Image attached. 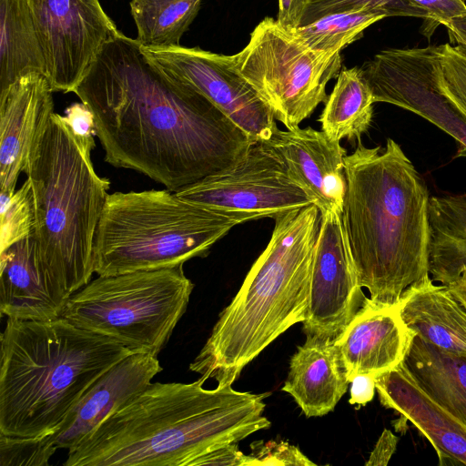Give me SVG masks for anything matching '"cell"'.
Instances as JSON below:
<instances>
[{
  "label": "cell",
  "instance_id": "cell-1",
  "mask_svg": "<svg viewBox=\"0 0 466 466\" xmlns=\"http://www.w3.org/2000/svg\"><path fill=\"white\" fill-rule=\"evenodd\" d=\"M73 92L93 115L105 161L172 192L235 166L254 144L209 99L163 73L121 32Z\"/></svg>",
  "mask_w": 466,
  "mask_h": 466
},
{
  "label": "cell",
  "instance_id": "cell-2",
  "mask_svg": "<svg viewBox=\"0 0 466 466\" xmlns=\"http://www.w3.org/2000/svg\"><path fill=\"white\" fill-rule=\"evenodd\" d=\"M151 382L108 415L76 448L65 466H189L196 458L270 427L267 393L232 385L204 388Z\"/></svg>",
  "mask_w": 466,
  "mask_h": 466
},
{
  "label": "cell",
  "instance_id": "cell-3",
  "mask_svg": "<svg viewBox=\"0 0 466 466\" xmlns=\"http://www.w3.org/2000/svg\"><path fill=\"white\" fill-rule=\"evenodd\" d=\"M344 170L341 218L360 285L372 302L395 305L407 288L430 275L427 186L391 138L383 150L358 140L344 157Z\"/></svg>",
  "mask_w": 466,
  "mask_h": 466
},
{
  "label": "cell",
  "instance_id": "cell-4",
  "mask_svg": "<svg viewBox=\"0 0 466 466\" xmlns=\"http://www.w3.org/2000/svg\"><path fill=\"white\" fill-rule=\"evenodd\" d=\"M274 220L268 244L189 365L218 385H232L263 350L306 319L320 211L310 204Z\"/></svg>",
  "mask_w": 466,
  "mask_h": 466
},
{
  "label": "cell",
  "instance_id": "cell-5",
  "mask_svg": "<svg viewBox=\"0 0 466 466\" xmlns=\"http://www.w3.org/2000/svg\"><path fill=\"white\" fill-rule=\"evenodd\" d=\"M132 353L62 317L7 319L1 334L0 434L53 435L93 384Z\"/></svg>",
  "mask_w": 466,
  "mask_h": 466
},
{
  "label": "cell",
  "instance_id": "cell-6",
  "mask_svg": "<svg viewBox=\"0 0 466 466\" xmlns=\"http://www.w3.org/2000/svg\"><path fill=\"white\" fill-rule=\"evenodd\" d=\"M93 136L73 131L54 113L26 176L31 182L34 237L44 266L71 296L90 280L96 228L110 181L95 171Z\"/></svg>",
  "mask_w": 466,
  "mask_h": 466
},
{
  "label": "cell",
  "instance_id": "cell-7",
  "mask_svg": "<svg viewBox=\"0 0 466 466\" xmlns=\"http://www.w3.org/2000/svg\"><path fill=\"white\" fill-rule=\"evenodd\" d=\"M241 223L167 188L108 194L95 237L94 270L112 276L184 265L206 257Z\"/></svg>",
  "mask_w": 466,
  "mask_h": 466
},
{
  "label": "cell",
  "instance_id": "cell-8",
  "mask_svg": "<svg viewBox=\"0 0 466 466\" xmlns=\"http://www.w3.org/2000/svg\"><path fill=\"white\" fill-rule=\"evenodd\" d=\"M193 289L183 264L98 276L70 296L62 318L134 353L157 357L184 315Z\"/></svg>",
  "mask_w": 466,
  "mask_h": 466
},
{
  "label": "cell",
  "instance_id": "cell-9",
  "mask_svg": "<svg viewBox=\"0 0 466 466\" xmlns=\"http://www.w3.org/2000/svg\"><path fill=\"white\" fill-rule=\"evenodd\" d=\"M230 59L288 129L299 127L326 102L327 84L341 67L340 51L313 50L271 17L258 23L247 46Z\"/></svg>",
  "mask_w": 466,
  "mask_h": 466
},
{
  "label": "cell",
  "instance_id": "cell-10",
  "mask_svg": "<svg viewBox=\"0 0 466 466\" xmlns=\"http://www.w3.org/2000/svg\"><path fill=\"white\" fill-rule=\"evenodd\" d=\"M181 198L243 223L275 218L314 200L293 180L278 153L254 143L235 166L176 192Z\"/></svg>",
  "mask_w": 466,
  "mask_h": 466
},
{
  "label": "cell",
  "instance_id": "cell-11",
  "mask_svg": "<svg viewBox=\"0 0 466 466\" xmlns=\"http://www.w3.org/2000/svg\"><path fill=\"white\" fill-rule=\"evenodd\" d=\"M374 102L405 108L430 121L460 145L466 157V113L441 80V45L382 50L361 67Z\"/></svg>",
  "mask_w": 466,
  "mask_h": 466
},
{
  "label": "cell",
  "instance_id": "cell-12",
  "mask_svg": "<svg viewBox=\"0 0 466 466\" xmlns=\"http://www.w3.org/2000/svg\"><path fill=\"white\" fill-rule=\"evenodd\" d=\"M54 92H73L120 31L99 0H28Z\"/></svg>",
  "mask_w": 466,
  "mask_h": 466
},
{
  "label": "cell",
  "instance_id": "cell-13",
  "mask_svg": "<svg viewBox=\"0 0 466 466\" xmlns=\"http://www.w3.org/2000/svg\"><path fill=\"white\" fill-rule=\"evenodd\" d=\"M141 49L163 73L209 99L253 143L268 140L278 129L271 107L234 68L230 56L182 46Z\"/></svg>",
  "mask_w": 466,
  "mask_h": 466
},
{
  "label": "cell",
  "instance_id": "cell-14",
  "mask_svg": "<svg viewBox=\"0 0 466 466\" xmlns=\"http://www.w3.org/2000/svg\"><path fill=\"white\" fill-rule=\"evenodd\" d=\"M340 212H320L309 299L303 324L306 337L336 341L361 308L360 285Z\"/></svg>",
  "mask_w": 466,
  "mask_h": 466
},
{
  "label": "cell",
  "instance_id": "cell-15",
  "mask_svg": "<svg viewBox=\"0 0 466 466\" xmlns=\"http://www.w3.org/2000/svg\"><path fill=\"white\" fill-rule=\"evenodd\" d=\"M46 76L31 71L0 92V192L13 195L38 153L54 112Z\"/></svg>",
  "mask_w": 466,
  "mask_h": 466
},
{
  "label": "cell",
  "instance_id": "cell-16",
  "mask_svg": "<svg viewBox=\"0 0 466 466\" xmlns=\"http://www.w3.org/2000/svg\"><path fill=\"white\" fill-rule=\"evenodd\" d=\"M282 158L293 180L320 212L342 213L347 181L345 149L324 131L308 127L277 129L265 141Z\"/></svg>",
  "mask_w": 466,
  "mask_h": 466
},
{
  "label": "cell",
  "instance_id": "cell-17",
  "mask_svg": "<svg viewBox=\"0 0 466 466\" xmlns=\"http://www.w3.org/2000/svg\"><path fill=\"white\" fill-rule=\"evenodd\" d=\"M413 337L398 304L379 305L366 297L335 344L351 381L359 374L378 377L396 368L403 362Z\"/></svg>",
  "mask_w": 466,
  "mask_h": 466
},
{
  "label": "cell",
  "instance_id": "cell-18",
  "mask_svg": "<svg viewBox=\"0 0 466 466\" xmlns=\"http://www.w3.org/2000/svg\"><path fill=\"white\" fill-rule=\"evenodd\" d=\"M70 296L40 259L34 233L0 252V311L19 320L62 317Z\"/></svg>",
  "mask_w": 466,
  "mask_h": 466
},
{
  "label": "cell",
  "instance_id": "cell-19",
  "mask_svg": "<svg viewBox=\"0 0 466 466\" xmlns=\"http://www.w3.org/2000/svg\"><path fill=\"white\" fill-rule=\"evenodd\" d=\"M162 370L157 357L151 354L132 353L124 358L93 384L49 439L58 449L73 450Z\"/></svg>",
  "mask_w": 466,
  "mask_h": 466
},
{
  "label": "cell",
  "instance_id": "cell-20",
  "mask_svg": "<svg viewBox=\"0 0 466 466\" xmlns=\"http://www.w3.org/2000/svg\"><path fill=\"white\" fill-rule=\"evenodd\" d=\"M376 390L382 406L410 421L429 440L440 465H466V425L427 394L403 362L376 377Z\"/></svg>",
  "mask_w": 466,
  "mask_h": 466
},
{
  "label": "cell",
  "instance_id": "cell-21",
  "mask_svg": "<svg viewBox=\"0 0 466 466\" xmlns=\"http://www.w3.org/2000/svg\"><path fill=\"white\" fill-rule=\"evenodd\" d=\"M350 384L335 341L306 337L290 358L282 390L307 418L321 417L334 410Z\"/></svg>",
  "mask_w": 466,
  "mask_h": 466
},
{
  "label": "cell",
  "instance_id": "cell-22",
  "mask_svg": "<svg viewBox=\"0 0 466 466\" xmlns=\"http://www.w3.org/2000/svg\"><path fill=\"white\" fill-rule=\"evenodd\" d=\"M406 326L427 343L466 357V308L431 276L407 288L397 303Z\"/></svg>",
  "mask_w": 466,
  "mask_h": 466
},
{
  "label": "cell",
  "instance_id": "cell-23",
  "mask_svg": "<svg viewBox=\"0 0 466 466\" xmlns=\"http://www.w3.org/2000/svg\"><path fill=\"white\" fill-rule=\"evenodd\" d=\"M403 363L427 394L466 425V357L414 335Z\"/></svg>",
  "mask_w": 466,
  "mask_h": 466
},
{
  "label": "cell",
  "instance_id": "cell-24",
  "mask_svg": "<svg viewBox=\"0 0 466 466\" xmlns=\"http://www.w3.org/2000/svg\"><path fill=\"white\" fill-rule=\"evenodd\" d=\"M429 274L442 285L466 270V193L431 197Z\"/></svg>",
  "mask_w": 466,
  "mask_h": 466
},
{
  "label": "cell",
  "instance_id": "cell-25",
  "mask_svg": "<svg viewBox=\"0 0 466 466\" xmlns=\"http://www.w3.org/2000/svg\"><path fill=\"white\" fill-rule=\"evenodd\" d=\"M0 92L46 65L28 0H0Z\"/></svg>",
  "mask_w": 466,
  "mask_h": 466
},
{
  "label": "cell",
  "instance_id": "cell-26",
  "mask_svg": "<svg viewBox=\"0 0 466 466\" xmlns=\"http://www.w3.org/2000/svg\"><path fill=\"white\" fill-rule=\"evenodd\" d=\"M374 103L361 68L341 70L319 116L321 130L337 141L360 140L371 124Z\"/></svg>",
  "mask_w": 466,
  "mask_h": 466
},
{
  "label": "cell",
  "instance_id": "cell-27",
  "mask_svg": "<svg viewBox=\"0 0 466 466\" xmlns=\"http://www.w3.org/2000/svg\"><path fill=\"white\" fill-rule=\"evenodd\" d=\"M202 0H131L142 48L179 46L180 39L198 14Z\"/></svg>",
  "mask_w": 466,
  "mask_h": 466
},
{
  "label": "cell",
  "instance_id": "cell-28",
  "mask_svg": "<svg viewBox=\"0 0 466 466\" xmlns=\"http://www.w3.org/2000/svg\"><path fill=\"white\" fill-rule=\"evenodd\" d=\"M385 16L374 10L359 7L326 14L290 28L306 46L316 51H340L361 37L364 30Z\"/></svg>",
  "mask_w": 466,
  "mask_h": 466
},
{
  "label": "cell",
  "instance_id": "cell-29",
  "mask_svg": "<svg viewBox=\"0 0 466 466\" xmlns=\"http://www.w3.org/2000/svg\"><path fill=\"white\" fill-rule=\"evenodd\" d=\"M35 209L28 178L11 195L0 192V252L34 233Z\"/></svg>",
  "mask_w": 466,
  "mask_h": 466
},
{
  "label": "cell",
  "instance_id": "cell-30",
  "mask_svg": "<svg viewBox=\"0 0 466 466\" xmlns=\"http://www.w3.org/2000/svg\"><path fill=\"white\" fill-rule=\"evenodd\" d=\"M57 449L48 436L29 438L0 434V465L47 466Z\"/></svg>",
  "mask_w": 466,
  "mask_h": 466
},
{
  "label": "cell",
  "instance_id": "cell-31",
  "mask_svg": "<svg viewBox=\"0 0 466 466\" xmlns=\"http://www.w3.org/2000/svg\"><path fill=\"white\" fill-rule=\"evenodd\" d=\"M366 7L387 16H415L429 19L426 11L414 6L408 0H309L306 16H318L352 8Z\"/></svg>",
  "mask_w": 466,
  "mask_h": 466
},
{
  "label": "cell",
  "instance_id": "cell-32",
  "mask_svg": "<svg viewBox=\"0 0 466 466\" xmlns=\"http://www.w3.org/2000/svg\"><path fill=\"white\" fill-rule=\"evenodd\" d=\"M441 80L445 92L466 113V56L451 43L441 45Z\"/></svg>",
  "mask_w": 466,
  "mask_h": 466
},
{
  "label": "cell",
  "instance_id": "cell-33",
  "mask_svg": "<svg viewBox=\"0 0 466 466\" xmlns=\"http://www.w3.org/2000/svg\"><path fill=\"white\" fill-rule=\"evenodd\" d=\"M250 449L252 451L249 455L253 460V466L316 465L302 453L299 447L288 441H259L253 442Z\"/></svg>",
  "mask_w": 466,
  "mask_h": 466
},
{
  "label": "cell",
  "instance_id": "cell-34",
  "mask_svg": "<svg viewBox=\"0 0 466 466\" xmlns=\"http://www.w3.org/2000/svg\"><path fill=\"white\" fill-rule=\"evenodd\" d=\"M411 5L426 11L429 19L423 25V34L431 35L440 25L466 14L464 0H408Z\"/></svg>",
  "mask_w": 466,
  "mask_h": 466
},
{
  "label": "cell",
  "instance_id": "cell-35",
  "mask_svg": "<svg viewBox=\"0 0 466 466\" xmlns=\"http://www.w3.org/2000/svg\"><path fill=\"white\" fill-rule=\"evenodd\" d=\"M201 465L253 466V460L250 455L244 454L235 442L205 453L189 464V466Z\"/></svg>",
  "mask_w": 466,
  "mask_h": 466
},
{
  "label": "cell",
  "instance_id": "cell-36",
  "mask_svg": "<svg viewBox=\"0 0 466 466\" xmlns=\"http://www.w3.org/2000/svg\"><path fill=\"white\" fill-rule=\"evenodd\" d=\"M65 113L64 116L75 133L84 137L95 135L93 115L82 102L72 104Z\"/></svg>",
  "mask_w": 466,
  "mask_h": 466
},
{
  "label": "cell",
  "instance_id": "cell-37",
  "mask_svg": "<svg viewBox=\"0 0 466 466\" xmlns=\"http://www.w3.org/2000/svg\"><path fill=\"white\" fill-rule=\"evenodd\" d=\"M376 390V377L370 374H359L350 381V403L365 406L372 400Z\"/></svg>",
  "mask_w": 466,
  "mask_h": 466
},
{
  "label": "cell",
  "instance_id": "cell-38",
  "mask_svg": "<svg viewBox=\"0 0 466 466\" xmlns=\"http://www.w3.org/2000/svg\"><path fill=\"white\" fill-rule=\"evenodd\" d=\"M399 438L390 430H384L370 452L366 466L387 465L396 451Z\"/></svg>",
  "mask_w": 466,
  "mask_h": 466
},
{
  "label": "cell",
  "instance_id": "cell-39",
  "mask_svg": "<svg viewBox=\"0 0 466 466\" xmlns=\"http://www.w3.org/2000/svg\"><path fill=\"white\" fill-rule=\"evenodd\" d=\"M309 0H279L278 21L288 28L299 25Z\"/></svg>",
  "mask_w": 466,
  "mask_h": 466
},
{
  "label": "cell",
  "instance_id": "cell-40",
  "mask_svg": "<svg viewBox=\"0 0 466 466\" xmlns=\"http://www.w3.org/2000/svg\"><path fill=\"white\" fill-rule=\"evenodd\" d=\"M445 26L451 44H456L455 46L466 56V14L452 18Z\"/></svg>",
  "mask_w": 466,
  "mask_h": 466
},
{
  "label": "cell",
  "instance_id": "cell-41",
  "mask_svg": "<svg viewBox=\"0 0 466 466\" xmlns=\"http://www.w3.org/2000/svg\"><path fill=\"white\" fill-rule=\"evenodd\" d=\"M452 294L466 308V270L447 284Z\"/></svg>",
  "mask_w": 466,
  "mask_h": 466
}]
</instances>
